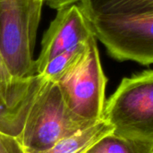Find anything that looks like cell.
Segmentation results:
<instances>
[{"mask_svg": "<svg viewBox=\"0 0 153 153\" xmlns=\"http://www.w3.org/2000/svg\"><path fill=\"white\" fill-rule=\"evenodd\" d=\"M102 119L114 134L153 145V70L124 78L106 100Z\"/></svg>", "mask_w": 153, "mask_h": 153, "instance_id": "cell-1", "label": "cell"}, {"mask_svg": "<svg viewBox=\"0 0 153 153\" xmlns=\"http://www.w3.org/2000/svg\"><path fill=\"white\" fill-rule=\"evenodd\" d=\"M95 123L75 116L66 106L58 85L43 78L23 130L17 139L24 152L44 151Z\"/></svg>", "mask_w": 153, "mask_h": 153, "instance_id": "cell-2", "label": "cell"}, {"mask_svg": "<svg viewBox=\"0 0 153 153\" xmlns=\"http://www.w3.org/2000/svg\"><path fill=\"white\" fill-rule=\"evenodd\" d=\"M44 2L0 1V50L15 79L36 75L33 53Z\"/></svg>", "mask_w": 153, "mask_h": 153, "instance_id": "cell-3", "label": "cell"}, {"mask_svg": "<svg viewBox=\"0 0 153 153\" xmlns=\"http://www.w3.org/2000/svg\"><path fill=\"white\" fill-rule=\"evenodd\" d=\"M107 82L97 39L93 36L56 84L68 108L78 117L95 123L102 119Z\"/></svg>", "mask_w": 153, "mask_h": 153, "instance_id": "cell-4", "label": "cell"}, {"mask_svg": "<svg viewBox=\"0 0 153 153\" xmlns=\"http://www.w3.org/2000/svg\"><path fill=\"white\" fill-rule=\"evenodd\" d=\"M97 40L118 61L153 64V12L100 15L88 20Z\"/></svg>", "mask_w": 153, "mask_h": 153, "instance_id": "cell-5", "label": "cell"}, {"mask_svg": "<svg viewBox=\"0 0 153 153\" xmlns=\"http://www.w3.org/2000/svg\"><path fill=\"white\" fill-rule=\"evenodd\" d=\"M93 36L91 25L78 4L57 10L42 39L40 52L35 60L36 74L56 56L87 43Z\"/></svg>", "mask_w": 153, "mask_h": 153, "instance_id": "cell-6", "label": "cell"}, {"mask_svg": "<svg viewBox=\"0 0 153 153\" xmlns=\"http://www.w3.org/2000/svg\"><path fill=\"white\" fill-rule=\"evenodd\" d=\"M43 78L38 74L16 79L7 98L0 99V132L18 138L39 94Z\"/></svg>", "mask_w": 153, "mask_h": 153, "instance_id": "cell-7", "label": "cell"}, {"mask_svg": "<svg viewBox=\"0 0 153 153\" xmlns=\"http://www.w3.org/2000/svg\"><path fill=\"white\" fill-rule=\"evenodd\" d=\"M113 132V127L101 119L71 136H68L52 147L39 152L24 153H86L100 139Z\"/></svg>", "mask_w": 153, "mask_h": 153, "instance_id": "cell-8", "label": "cell"}, {"mask_svg": "<svg viewBox=\"0 0 153 153\" xmlns=\"http://www.w3.org/2000/svg\"><path fill=\"white\" fill-rule=\"evenodd\" d=\"M87 19L100 15H126L153 12V0H81Z\"/></svg>", "mask_w": 153, "mask_h": 153, "instance_id": "cell-9", "label": "cell"}, {"mask_svg": "<svg viewBox=\"0 0 153 153\" xmlns=\"http://www.w3.org/2000/svg\"><path fill=\"white\" fill-rule=\"evenodd\" d=\"M86 153H153V145L124 138L112 132L100 139Z\"/></svg>", "mask_w": 153, "mask_h": 153, "instance_id": "cell-10", "label": "cell"}, {"mask_svg": "<svg viewBox=\"0 0 153 153\" xmlns=\"http://www.w3.org/2000/svg\"><path fill=\"white\" fill-rule=\"evenodd\" d=\"M86 44L87 43L56 56L48 62L43 70L38 75H40L42 78L56 83L82 55Z\"/></svg>", "mask_w": 153, "mask_h": 153, "instance_id": "cell-11", "label": "cell"}, {"mask_svg": "<svg viewBox=\"0 0 153 153\" xmlns=\"http://www.w3.org/2000/svg\"><path fill=\"white\" fill-rule=\"evenodd\" d=\"M15 78L11 74L4 56L0 50V99L5 100L15 82Z\"/></svg>", "mask_w": 153, "mask_h": 153, "instance_id": "cell-12", "label": "cell"}, {"mask_svg": "<svg viewBox=\"0 0 153 153\" xmlns=\"http://www.w3.org/2000/svg\"><path fill=\"white\" fill-rule=\"evenodd\" d=\"M24 150L17 138L0 132V153H24Z\"/></svg>", "mask_w": 153, "mask_h": 153, "instance_id": "cell-13", "label": "cell"}, {"mask_svg": "<svg viewBox=\"0 0 153 153\" xmlns=\"http://www.w3.org/2000/svg\"><path fill=\"white\" fill-rule=\"evenodd\" d=\"M81 0H43V2L47 4L49 7L56 9V11L61 8L72 5L74 4H77Z\"/></svg>", "mask_w": 153, "mask_h": 153, "instance_id": "cell-14", "label": "cell"}, {"mask_svg": "<svg viewBox=\"0 0 153 153\" xmlns=\"http://www.w3.org/2000/svg\"><path fill=\"white\" fill-rule=\"evenodd\" d=\"M39 1H43V0H39Z\"/></svg>", "mask_w": 153, "mask_h": 153, "instance_id": "cell-15", "label": "cell"}, {"mask_svg": "<svg viewBox=\"0 0 153 153\" xmlns=\"http://www.w3.org/2000/svg\"><path fill=\"white\" fill-rule=\"evenodd\" d=\"M0 1H1V0H0Z\"/></svg>", "mask_w": 153, "mask_h": 153, "instance_id": "cell-16", "label": "cell"}]
</instances>
